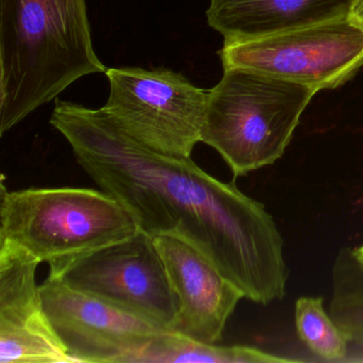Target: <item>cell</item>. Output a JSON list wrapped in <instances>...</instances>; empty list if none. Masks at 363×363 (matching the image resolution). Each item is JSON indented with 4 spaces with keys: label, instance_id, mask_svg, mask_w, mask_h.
Listing matches in <instances>:
<instances>
[{
    "label": "cell",
    "instance_id": "1",
    "mask_svg": "<svg viewBox=\"0 0 363 363\" xmlns=\"http://www.w3.org/2000/svg\"><path fill=\"white\" fill-rule=\"evenodd\" d=\"M50 124L82 169L133 213L144 233L188 240L248 301L267 306L286 297L284 237L264 205L235 182L216 179L190 157L152 150L105 108L58 99Z\"/></svg>",
    "mask_w": 363,
    "mask_h": 363
},
{
    "label": "cell",
    "instance_id": "2",
    "mask_svg": "<svg viewBox=\"0 0 363 363\" xmlns=\"http://www.w3.org/2000/svg\"><path fill=\"white\" fill-rule=\"evenodd\" d=\"M106 71L86 0H0V135L80 78Z\"/></svg>",
    "mask_w": 363,
    "mask_h": 363
},
{
    "label": "cell",
    "instance_id": "3",
    "mask_svg": "<svg viewBox=\"0 0 363 363\" xmlns=\"http://www.w3.org/2000/svg\"><path fill=\"white\" fill-rule=\"evenodd\" d=\"M316 91L248 69H224L209 90L201 142L214 148L235 178L284 157Z\"/></svg>",
    "mask_w": 363,
    "mask_h": 363
},
{
    "label": "cell",
    "instance_id": "4",
    "mask_svg": "<svg viewBox=\"0 0 363 363\" xmlns=\"http://www.w3.org/2000/svg\"><path fill=\"white\" fill-rule=\"evenodd\" d=\"M130 211L105 191L26 189L0 193V248L37 261L67 260L139 233Z\"/></svg>",
    "mask_w": 363,
    "mask_h": 363
},
{
    "label": "cell",
    "instance_id": "5",
    "mask_svg": "<svg viewBox=\"0 0 363 363\" xmlns=\"http://www.w3.org/2000/svg\"><path fill=\"white\" fill-rule=\"evenodd\" d=\"M105 110L135 139L152 150L189 158L201 142L209 90L172 69H107Z\"/></svg>",
    "mask_w": 363,
    "mask_h": 363
},
{
    "label": "cell",
    "instance_id": "6",
    "mask_svg": "<svg viewBox=\"0 0 363 363\" xmlns=\"http://www.w3.org/2000/svg\"><path fill=\"white\" fill-rule=\"evenodd\" d=\"M218 56L224 69H252L316 92L333 90L363 67V23L348 16L224 44Z\"/></svg>",
    "mask_w": 363,
    "mask_h": 363
},
{
    "label": "cell",
    "instance_id": "7",
    "mask_svg": "<svg viewBox=\"0 0 363 363\" xmlns=\"http://www.w3.org/2000/svg\"><path fill=\"white\" fill-rule=\"evenodd\" d=\"M50 276L171 330L178 299L154 237L123 241L50 264Z\"/></svg>",
    "mask_w": 363,
    "mask_h": 363
},
{
    "label": "cell",
    "instance_id": "8",
    "mask_svg": "<svg viewBox=\"0 0 363 363\" xmlns=\"http://www.w3.org/2000/svg\"><path fill=\"white\" fill-rule=\"evenodd\" d=\"M40 291L46 315L75 363H129L169 330L50 275Z\"/></svg>",
    "mask_w": 363,
    "mask_h": 363
},
{
    "label": "cell",
    "instance_id": "9",
    "mask_svg": "<svg viewBox=\"0 0 363 363\" xmlns=\"http://www.w3.org/2000/svg\"><path fill=\"white\" fill-rule=\"evenodd\" d=\"M154 239L179 305L171 330L218 343L243 293L188 240L177 235Z\"/></svg>",
    "mask_w": 363,
    "mask_h": 363
},
{
    "label": "cell",
    "instance_id": "10",
    "mask_svg": "<svg viewBox=\"0 0 363 363\" xmlns=\"http://www.w3.org/2000/svg\"><path fill=\"white\" fill-rule=\"evenodd\" d=\"M38 265L0 248V363H75L46 315Z\"/></svg>",
    "mask_w": 363,
    "mask_h": 363
},
{
    "label": "cell",
    "instance_id": "11",
    "mask_svg": "<svg viewBox=\"0 0 363 363\" xmlns=\"http://www.w3.org/2000/svg\"><path fill=\"white\" fill-rule=\"evenodd\" d=\"M358 0H210L208 25L224 44L348 18Z\"/></svg>",
    "mask_w": 363,
    "mask_h": 363
},
{
    "label": "cell",
    "instance_id": "12",
    "mask_svg": "<svg viewBox=\"0 0 363 363\" xmlns=\"http://www.w3.org/2000/svg\"><path fill=\"white\" fill-rule=\"evenodd\" d=\"M295 361L254 346L216 345L167 330L144 346L129 363H289Z\"/></svg>",
    "mask_w": 363,
    "mask_h": 363
},
{
    "label": "cell",
    "instance_id": "13",
    "mask_svg": "<svg viewBox=\"0 0 363 363\" xmlns=\"http://www.w3.org/2000/svg\"><path fill=\"white\" fill-rule=\"evenodd\" d=\"M295 326L299 340L318 358L343 360L350 341L324 308L320 296H301L295 303Z\"/></svg>",
    "mask_w": 363,
    "mask_h": 363
},
{
    "label": "cell",
    "instance_id": "14",
    "mask_svg": "<svg viewBox=\"0 0 363 363\" xmlns=\"http://www.w3.org/2000/svg\"><path fill=\"white\" fill-rule=\"evenodd\" d=\"M333 295L363 296V264L357 261L350 247L340 250L333 263Z\"/></svg>",
    "mask_w": 363,
    "mask_h": 363
},
{
    "label": "cell",
    "instance_id": "15",
    "mask_svg": "<svg viewBox=\"0 0 363 363\" xmlns=\"http://www.w3.org/2000/svg\"><path fill=\"white\" fill-rule=\"evenodd\" d=\"M329 314L346 333L350 343L363 345V296H335Z\"/></svg>",
    "mask_w": 363,
    "mask_h": 363
},
{
    "label": "cell",
    "instance_id": "16",
    "mask_svg": "<svg viewBox=\"0 0 363 363\" xmlns=\"http://www.w3.org/2000/svg\"><path fill=\"white\" fill-rule=\"evenodd\" d=\"M350 16L363 23V0H358L357 1Z\"/></svg>",
    "mask_w": 363,
    "mask_h": 363
},
{
    "label": "cell",
    "instance_id": "17",
    "mask_svg": "<svg viewBox=\"0 0 363 363\" xmlns=\"http://www.w3.org/2000/svg\"><path fill=\"white\" fill-rule=\"evenodd\" d=\"M352 254H354V258L357 259L358 262L363 264V245L358 246V247L352 248Z\"/></svg>",
    "mask_w": 363,
    "mask_h": 363
}]
</instances>
